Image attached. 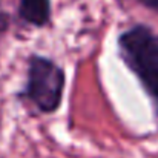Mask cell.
Returning <instances> with one entry per match:
<instances>
[{
    "instance_id": "4",
    "label": "cell",
    "mask_w": 158,
    "mask_h": 158,
    "mask_svg": "<svg viewBox=\"0 0 158 158\" xmlns=\"http://www.w3.org/2000/svg\"><path fill=\"white\" fill-rule=\"evenodd\" d=\"M12 22H14L12 14L8 12L6 9L0 8V46H2L3 40L6 39V35H8L11 26H12Z\"/></svg>"
},
{
    "instance_id": "3",
    "label": "cell",
    "mask_w": 158,
    "mask_h": 158,
    "mask_svg": "<svg viewBox=\"0 0 158 158\" xmlns=\"http://www.w3.org/2000/svg\"><path fill=\"white\" fill-rule=\"evenodd\" d=\"M15 20L23 28H49L52 25V0H19Z\"/></svg>"
},
{
    "instance_id": "2",
    "label": "cell",
    "mask_w": 158,
    "mask_h": 158,
    "mask_svg": "<svg viewBox=\"0 0 158 158\" xmlns=\"http://www.w3.org/2000/svg\"><path fill=\"white\" fill-rule=\"evenodd\" d=\"M66 81V71L55 58L31 52L26 57L23 85L14 97L32 115H54L63 105Z\"/></svg>"
},
{
    "instance_id": "1",
    "label": "cell",
    "mask_w": 158,
    "mask_h": 158,
    "mask_svg": "<svg viewBox=\"0 0 158 158\" xmlns=\"http://www.w3.org/2000/svg\"><path fill=\"white\" fill-rule=\"evenodd\" d=\"M115 43L120 61L151 102L158 134V32L151 25L137 22L121 29Z\"/></svg>"
},
{
    "instance_id": "5",
    "label": "cell",
    "mask_w": 158,
    "mask_h": 158,
    "mask_svg": "<svg viewBox=\"0 0 158 158\" xmlns=\"http://www.w3.org/2000/svg\"><path fill=\"white\" fill-rule=\"evenodd\" d=\"M137 3L141 5L143 8H146V9L158 14V0H137Z\"/></svg>"
}]
</instances>
